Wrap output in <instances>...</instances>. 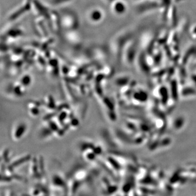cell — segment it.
I'll use <instances>...</instances> for the list:
<instances>
[{"mask_svg": "<svg viewBox=\"0 0 196 196\" xmlns=\"http://www.w3.org/2000/svg\"><path fill=\"white\" fill-rule=\"evenodd\" d=\"M41 105L40 103L36 101H31L28 104V108L29 112L32 116H38L40 113L39 107Z\"/></svg>", "mask_w": 196, "mask_h": 196, "instance_id": "3", "label": "cell"}, {"mask_svg": "<svg viewBox=\"0 0 196 196\" xmlns=\"http://www.w3.org/2000/svg\"><path fill=\"white\" fill-rule=\"evenodd\" d=\"M31 156L30 155H26V156H23L21 158H19L17 159V160L14 161L13 162H12L10 165H9V171L12 172V170L15 168H17L19 166H20V165H22L23 164H25V162H26L27 161H29L31 159Z\"/></svg>", "mask_w": 196, "mask_h": 196, "instance_id": "4", "label": "cell"}, {"mask_svg": "<svg viewBox=\"0 0 196 196\" xmlns=\"http://www.w3.org/2000/svg\"><path fill=\"white\" fill-rule=\"evenodd\" d=\"M45 104L46 107L51 110H54L57 108V107H56V106L54 98L51 95L48 97L45 103Z\"/></svg>", "mask_w": 196, "mask_h": 196, "instance_id": "5", "label": "cell"}, {"mask_svg": "<svg viewBox=\"0 0 196 196\" xmlns=\"http://www.w3.org/2000/svg\"><path fill=\"white\" fill-rule=\"evenodd\" d=\"M52 184L56 188H62L66 190L67 185L64 180L58 175H55L52 178Z\"/></svg>", "mask_w": 196, "mask_h": 196, "instance_id": "2", "label": "cell"}, {"mask_svg": "<svg viewBox=\"0 0 196 196\" xmlns=\"http://www.w3.org/2000/svg\"><path fill=\"white\" fill-rule=\"evenodd\" d=\"M192 35L194 37H196V25L192 28Z\"/></svg>", "mask_w": 196, "mask_h": 196, "instance_id": "7", "label": "cell"}, {"mask_svg": "<svg viewBox=\"0 0 196 196\" xmlns=\"http://www.w3.org/2000/svg\"><path fill=\"white\" fill-rule=\"evenodd\" d=\"M70 127L72 128H76L79 125V119L76 117H72L70 119V122L69 123Z\"/></svg>", "mask_w": 196, "mask_h": 196, "instance_id": "6", "label": "cell"}, {"mask_svg": "<svg viewBox=\"0 0 196 196\" xmlns=\"http://www.w3.org/2000/svg\"><path fill=\"white\" fill-rule=\"evenodd\" d=\"M27 129V126L26 123L23 122H20L17 124L13 130V138L16 141L20 140L21 138H22L25 134H26Z\"/></svg>", "mask_w": 196, "mask_h": 196, "instance_id": "1", "label": "cell"}]
</instances>
